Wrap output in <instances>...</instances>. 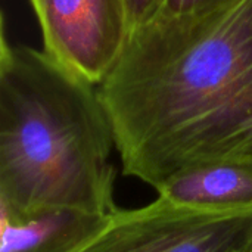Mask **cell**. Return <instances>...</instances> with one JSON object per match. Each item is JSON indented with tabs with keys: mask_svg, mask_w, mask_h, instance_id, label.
<instances>
[{
	"mask_svg": "<svg viewBox=\"0 0 252 252\" xmlns=\"http://www.w3.org/2000/svg\"><path fill=\"white\" fill-rule=\"evenodd\" d=\"M97 89L123 173L154 189L204 162L252 158V0L136 28Z\"/></svg>",
	"mask_w": 252,
	"mask_h": 252,
	"instance_id": "6da1fadb",
	"label": "cell"
},
{
	"mask_svg": "<svg viewBox=\"0 0 252 252\" xmlns=\"http://www.w3.org/2000/svg\"><path fill=\"white\" fill-rule=\"evenodd\" d=\"M115 137L97 86L43 49L0 41V216L112 214Z\"/></svg>",
	"mask_w": 252,
	"mask_h": 252,
	"instance_id": "7a4b0ae2",
	"label": "cell"
},
{
	"mask_svg": "<svg viewBox=\"0 0 252 252\" xmlns=\"http://www.w3.org/2000/svg\"><path fill=\"white\" fill-rule=\"evenodd\" d=\"M252 213H216L158 196L117 210L80 252H251Z\"/></svg>",
	"mask_w": 252,
	"mask_h": 252,
	"instance_id": "3957f363",
	"label": "cell"
},
{
	"mask_svg": "<svg viewBox=\"0 0 252 252\" xmlns=\"http://www.w3.org/2000/svg\"><path fill=\"white\" fill-rule=\"evenodd\" d=\"M43 50L66 69L100 86L131 35L127 0H28Z\"/></svg>",
	"mask_w": 252,
	"mask_h": 252,
	"instance_id": "277c9868",
	"label": "cell"
},
{
	"mask_svg": "<svg viewBox=\"0 0 252 252\" xmlns=\"http://www.w3.org/2000/svg\"><path fill=\"white\" fill-rule=\"evenodd\" d=\"M174 204L216 213H252V158H229L186 168L155 189Z\"/></svg>",
	"mask_w": 252,
	"mask_h": 252,
	"instance_id": "5b68a950",
	"label": "cell"
},
{
	"mask_svg": "<svg viewBox=\"0 0 252 252\" xmlns=\"http://www.w3.org/2000/svg\"><path fill=\"white\" fill-rule=\"evenodd\" d=\"M112 214L44 208L19 217L0 216V252H80Z\"/></svg>",
	"mask_w": 252,
	"mask_h": 252,
	"instance_id": "8992f818",
	"label": "cell"
},
{
	"mask_svg": "<svg viewBox=\"0 0 252 252\" xmlns=\"http://www.w3.org/2000/svg\"><path fill=\"white\" fill-rule=\"evenodd\" d=\"M164 1L165 0H127L131 32L157 18L162 10Z\"/></svg>",
	"mask_w": 252,
	"mask_h": 252,
	"instance_id": "52a82bcc",
	"label": "cell"
},
{
	"mask_svg": "<svg viewBox=\"0 0 252 252\" xmlns=\"http://www.w3.org/2000/svg\"><path fill=\"white\" fill-rule=\"evenodd\" d=\"M221 1L224 0H165L159 15H165V16L189 15V13H195V12L213 7Z\"/></svg>",
	"mask_w": 252,
	"mask_h": 252,
	"instance_id": "ba28073f",
	"label": "cell"
},
{
	"mask_svg": "<svg viewBox=\"0 0 252 252\" xmlns=\"http://www.w3.org/2000/svg\"><path fill=\"white\" fill-rule=\"evenodd\" d=\"M251 252H252V251H251Z\"/></svg>",
	"mask_w": 252,
	"mask_h": 252,
	"instance_id": "9c48e42d",
	"label": "cell"
}]
</instances>
